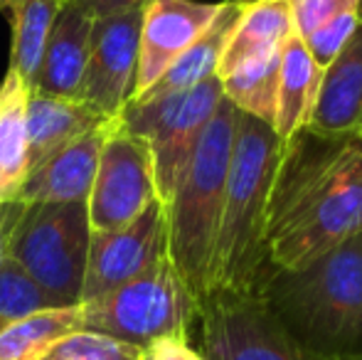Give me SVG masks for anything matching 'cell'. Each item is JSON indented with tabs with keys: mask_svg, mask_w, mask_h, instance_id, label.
<instances>
[{
	"mask_svg": "<svg viewBox=\"0 0 362 360\" xmlns=\"http://www.w3.org/2000/svg\"><path fill=\"white\" fill-rule=\"evenodd\" d=\"M109 121L86 106L79 99H62V96L28 91V109H25V126H28V170L40 166L45 158L57 153L79 136L94 131Z\"/></svg>",
	"mask_w": 362,
	"mask_h": 360,
	"instance_id": "cell-16",
	"label": "cell"
},
{
	"mask_svg": "<svg viewBox=\"0 0 362 360\" xmlns=\"http://www.w3.org/2000/svg\"><path fill=\"white\" fill-rule=\"evenodd\" d=\"M362 8V0H291L293 30L300 40L323 28L325 23Z\"/></svg>",
	"mask_w": 362,
	"mask_h": 360,
	"instance_id": "cell-27",
	"label": "cell"
},
{
	"mask_svg": "<svg viewBox=\"0 0 362 360\" xmlns=\"http://www.w3.org/2000/svg\"><path fill=\"white\" fill-rule=\"evenodd\" d=\"M81 328L79 306H54L0 323V360H33L64 333Z\"/></svg>",
	"mask_w": 362,
	"mask_h": 360,
	"instance_id": "cell-22",
	"label": "cell"
},
{
	"mask_svg": "<svg viewBox=\"0 0 362 360\" xmlns=\"http://www.w3.org/2000/svg\"><path fill=\"white\" fill-rule=\"evenodd\" d=\"M197 311L195 296L168 257L124 286L79 303L81 328L139 348L165 336H190Z\"/></svg>",
	"mask_w": 362,
	"mask_h": 360,
	"instance_id": "cell-6",
	"label": "cell"
},
{
	"mask_svg": "<svg viewBox=\"0 0 362 360\" xmlns=\"http://www.w3.org/2000/svg\"><path fill=\"white\" fill-rule=\"evenodd\" d=\"M291 35H293L291 0H247L224 45L217 77H224L247 62L281 52Z\"/></svg>",
	"mask_w": 362,
	"mask_h": 360,
	"instance_id": "cell-17",
	"label": "cell"
},
{
	"mask_svg": "<svg viewBox=\"0 0 362 360\" xmlns=\"http://www.w3.org/2000/svg\"><path fill=\"white\" fill-rule=\"evenodd\" d=\"M151 0H69V5H74L79 13L89 15L91 20L109 18V15L129 13V10L146 8Z\"/></svg>",
	"mask_w": 362,
	"mask_h": 360,
	"instance_id": "cell-29",
	"label": "cell"
},
{
	"mask_svg": "<svg viewBox=\"0 0 362 360\" xmlns=\"http://www.w3.org/2000/svg\"><path fill=\"white\" fill-rule=\"evenodd\" d=\"M163 257H168L165 207L160 200H153L131 225L111 232H91L79 303L124 286Z\"/></svg>",
	"mask_w": 362,
	"mask_h": 360,
	"instance_id": "cell-10",
	"label": "cell"
},
{
	"mask_svg": "<svg viewBox=\"0 0 362 360\" xmlns=\"http://www.w3.org/2000/svg\"><path fill=\"white\" fill-rule=\"evenodd\" d=\"M0 240H3V202H0Z\"/></svg>",
	"mask_w": 362,
	"mask_h": 360,
	"instance_id": "cell-30",
	"label": "cell"
},
{
	"mask_svg": "<svg viewBox=\"0 0 362 360\" xmlns=\"http://www.w3.org/2000/svg\"><path fill=\"white\" fill-rule=\"evenodd\" d=\"M219 3H200V0H151L144 8L139 45V72H136L134 96H144L165 69L202 37L207 28L215 23Z\"/></svg>",
	"mask_w": 362,
	"mask_h": 360,
	"instance_id": "cell-12",
	"label": "cell"
},
{
	"mask_svg": "<svg viewBox=\"0 0 362 360\" xmlns=\"http://www.w3.org/2000/svg\"><path fill=\"white\" fill-rule=\"evenodd\" d=\"M91 28H94V20L79 13L74 5L64 3L59 8L37 79H35V91L62 96V99H79L86 64H89Z\"/></svg>",
	"mask_w": 362,
	"mask_h": 360,
	"instance_id": "cell-15",
	"label": "cell"
},
{
	"mask_svg": "<svg viewBox=\"0 0 362 360\" xmlns=\"http://www.w3.org/2000/svg\"><path fill=\"white\" fill-rule=\"evenodd\" d=\"M284 52V50H281ZM281 52L272 57L247 62L234 72L219 77L222 94L234 104V109L249 114L264 124H274L276 114V91H279V69H281Z\"/></svg>",
	"mask_w": 362,
	"mask_h": 360,
	"instance_id": "cell-23",
	"label": "cell"
},
{
	"mask_svg": "<svg viewBox=\"0 0 362 360\" xmlns=\"http://www.w3.org/2000/svg\"><path fill=\"white\" fill-rule=\"evenodd\" d=\"M28 91L15 72L0 82V202H8L28 175Z\"/></svg>",
	"mask_w": 362,
	"mask_h": 360,
	"instance_id": "cell-20",
	"label": "cell"
},
{
	"mask_svg": "<svg viewBox=\"0 0 362 360\" xmlns=\"http://www.w3.org/2000/svg\"><path fill=\"white\" fill-rule=\"evenodd\" d=\"M257 294L320 360H362V232L300 269L264 272Z\"/></svg>",
	"mask_w": 362,
	"mask_h": 360,
	"instance_id": "cell-2",
	"label": "cell"
},
{
	"mask_svg": "<svg viewBox=\"0 0 362 360\" xmlns=\"http://www.w3.org/2000/svg\"><path fill=\"white\" fill-rule=\"evenodd\" d=\"M141 360H205L190 336H165L141 348Z\"/></svg>",
	"mask_w": 362,
	"mask_h": 360,
	"instance_id": "cell-28",
	"label": "cell"
},
{
	"mask_svg": "<svg viewBox=\"0 0 362 360\" xmlns=\"http://www.w3.org/2000/svg\"><path fill=\"white\" fill-rule=\"evenodd\" d=\"M323 67L310 57L303 40L296 35L288 37L281 52V69H279L276 91V114H274V134L286 144L291 136L305 129L318 99Z\"/></svg>",
	"mask_w": 362,
	"mask_h": 360,
	"instance_id": "cell-18",
	"label": "cell"
},
{
	"mask_svg": "<svg viewBox=\"0 0 362 360\" xmlns=\"http://www.w3.org/2000/svg\"><path fill=\"white\" fill-rule=\"evenodd\" d=\"M197 326L205 360H320L284 331L257 291L207 296Z\"/></svg>",
	"mask_w": 362,
	"mask_h": 360,
	"instance_id": "cell-8",
	"label": "cell"
},
{
	"mask_svg": "<svg viewBox=\"0 0 362 360\" xmlns=\"http://www.w3.org/2000/svg\"><path fill=\"white\" fill-rule=\"evenodd\" d=\"M222 96L219 77H210L187 91L151 101H129L121 111V126L148 144L156 195L163 205L175 192Z\"/></svg>",
	"mask_w": 362,
	"mask_h": 360,
	"instance_id": "cell-7",
	"label": "cell"
},
{
	"mask_svg": "<svg viewBox=\"0 0 362 360\" xmlns=\"http://www.w3.org/2000/svg\"><path fill=\"white\" fill-rule=\"evenodd\" d=\"M362 232V136L300 129L284 144L267 210V262L300 269Z\"/></svg>",
	"mask_w": 362,
	"mask_h": 360,
	"instance_id": "cell-1",
	"label": "cell"
},
{
	"mask_svg": "<svg viewBox=\"0 0 362 360\" xmlns=\"http://www.w3.org/2000/svg\"><path fill=\"white\" fill-rule=\"evenodd\" d=\"M358 20H360V10H355V13H345V15H340V18L325 23L323 28H318L315 33H310L308 37L303 40V45L308 47L310 57H313L323 69L328 67L335 57H338V52L343 50V45L348 42L350 35H353L355 28H358Z\"/></svg>",
	"mask_w": 362,
	"mask_h": 360,
	"instance_id": "cell-26",
	"label": "cell"
},
{
	"mask_svg": "<svg viewBox=\"0 0 362 360\" xmlns=\"http://www.w3.org/2000/svg\"><path fill=\"white\" fill-rule=\"evenodd\" d=\"M244 3H247V0H222V8H219L215 23H212L210 28L202 33V37L195 40V42L165 69V74L136 101H151V99H160V96L177 94V91H187V89L197 87V84L207 82L210 77H217V64H219V59H222L224 45H227L229 33H232Z\"/></svg>",
	"mask_w": 362,
	"mask_h": 360,
	"instance_id": "cell-19",
	"label": "cell"
},
{
	"mask_svg": "<svg viewBox=\"0 0 362 360\" xmlns=\"http://www.w3.org/2000/svg\"><path fill=\"white\" fill-rule=\"evenodd\" d=\"M153 200H158V195L148 144L126 131L116 116L106 131L86 197L91 232H111L131 225Z\"/></svg>",
	"mask_w": 362,
	"mask_h": 360,
	"instance_id": "cell-9",
	"label": "cell"
},
{
	"mask_svg": "<svg viewBox=\"0 0 362 360\" xmlns=\"http://www.w3.org/2000/svg\"><path fill=\"white\" fill-rule=\"evenodd\" d=\"M62 3L59 0H10V28H13V47H10V67L28 89L35 87L40 64L45 57L49 33Z\"/></svg>",
	"mask_w": 362,
	"mask_h": 360,
	"instance_id": "cell-21",
	"label": "cell"
},
{
	"mask_svg": "<svg viewBox=\"0 0 362 360\" xmlns=\"http://www.w3.org/2000/svg\"><path fill=\"white\" fill-rule=\"evenodd\" d=\"M59 3H62V5H64V3H69V0H59Z\"/></svg>",
	"mask_w": 362,
	"mask_h": 360,
	"instance_id": "cell-32",
	"label": "cell"
},
{
	"mask_svg": "<svg viewBox=\"0 0 362 360\" xmlns=\"http://www.w3.org/2000/svg\"><path fill=\"white\" fill-rule=\"evenodd\" d=\"M33 360H141V348L106 333L76 328L57 338Z\"/></svg>",
	"mask_w": 362,
	"mask_h": 360,
	"instance_id": "cell-24",
	"label": "cell"
},
{
	"mask_svg": "<svg viewBox=\"0 0 362 360\" xmlns=\"http://www.w3.org/2000/svg\"><path fill=\"white\" fill-rule=\"evenodd\" d=\"M89 240L86 202H3L0 255L23 267L54 306H79Z\"/></svg>",
	"mask_w": 362,
	"mask_h": 360,
	"instance_id": "cell-5",
	"label": "cell"
},
{
	"mask_svg": "<svg viewBox=\"0 0 362 360\" xmlns=\"http://www.w3.org/2000/svg\"><path fill=\"white\" fill-rule=\"evenodd\" d=\"M8 3H10V0H0V10H5V8H8Z\"/></svg>",
	"mask_w": 362,
	"mask_h": 360,
	"instance_id": "cell-31",
	"label": "cell"
},
{
	"mask_svg": "<svg viewBox=\"0 0 362 360\" xmlns=\"http://www.w3.org/2000/svg\"><path fill=\"white\" fill-rule=\"evenodd\" d=\"M281 151L272 126L239 111L207 296L254 294L269 269L267 210Z\"/></svg>",
	"mask_w": 362,
	"mask_h": 360,
	"instance_id": "cell-3",
	"label": "cell"
},
{
	"mask_svg": "<svg viewBox=\"0 0 362 360\" xmlns=\"http://www.w3.org/2000/svg\"><path fill=\"white\" fill-rule=\"evenodd\" d=\"M144 8L94 20L79 101L106 119L121 116L134 96Z\"/></svg>",
	"mask_w": 362,
	"mask_h": 360,
	"instance_id": "cell-11",
	"label": "cell"
},
{
	"mask_svg": "<svg viewBox=\"0 0 362 360\" xmlns=\"http://www.w3.org/2000/svg\"><path fill=\"white\" fill-rule=\"evenodd\" d=\"M111 121L114 119L104 121L94 131L79 136L28 170L25 180L8 202H86Z\"/></svg>",
	"mask_w": 362,
	"mask_h": 360,
	"instance_id": "cell-13",
	"label": "cell"
},
{
	"mask_svg": "<svg viewBox=\"0 0 362 360\" xmlns=\"http://www.w3.org/2000/svg\"><path fill=\"white\" fill-rule=\"evenodd\" d=\"M234 104L222 96L215 116L210 119L202 139L187 163L175 192L165 207L168 260L195 296L197 306L210 294L212 255L224 205L227 170L232 161L234 131H237Z\"/></svg>",
	"mask_w": 362,
	"mask_h": 360,
	"instance_id": "cell-4",
	"label": "cell"
},
{
	"mask_svg": "<svg viewBox=\"0 0 362 360\" xmlns=\"http://www.w3.org/2000/svg\"><path fill=\"white\" fill-rule=\"evenodd\" d=\"M42 308H54V301L23 267L15 265L10 257L0 255V323Z\"/></svg>",
	"mask_w": 362,
	"mask_h": 360,
	"instance_id": "cell-25",
	"label": "cell"
},
{
	"mask_svg": "<svg viewBox=\"0 0 362 360\" xmlns=\"http://www.w3.org/2000/svg\"><path fill=\"white\" fill-rule=\"evenodd\" d=\"M305 129L320 136H362V8L355 33L323 69Z\"/></svg>",
	"mask_w": 362,
	"mask_h": 360,
	"instance_id": "cell-14",
	"label": "cell"
}]
</instances>
